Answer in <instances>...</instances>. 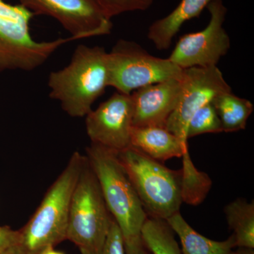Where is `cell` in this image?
Here are the masks:
<instances>
[{
    "mask_svg": "<svg viewBox=\"0 0 254 254\" xmlns=\"http://www.w3.org/2000/svg\"><path fill=\"white\" fill-rule=\"evenodd\" d=\"M133 105L131 94L117 91L86 116L92 143L118 153L131 146Z\"/></svg>",
    "mask_w": 254,
    "mask_h": 254,
    "instance_id": "cell-11",
    "label": "cell"
},
{
    "mask_svg": "<svg viewBox=\"0 0 254 254\" xmlns=\"http://www.w3.org/2000/svg\"><path fill=\"white\" fill-rule=\"evenodd\" d=\"M178 235L183 254H232L236 247L233 235L223 242H216L200 235L187 223L180 212L165 220Z\"/></svg>",
    "mask_w": 254,
    "mask_h": 254,
    "instance_id": "cell-15",
    "label": "cell"
},
{
    "mask_svg": "<svg viewBox=\"0 0 254 254\" xmlns=\"http://www.w3.org/2000/svg\"><path fill=\"white\" fill-rule=\"evenodd\" d=\"M112 218L98 179L85 156L71 198L66 240L81 254H102Z\"/></svg>",
    "mask_w": 254,
    "mask_h": 254,
    "instance_id": "cell-5",
    "label": "cell"
},
{
    "mask_svg": "<svg viewBox=\"0 0 254 254\" xmlns=\"http://www.w3.org/2000/svg\"><path fill=\"white\" fill-rule=\"evenodd\" d=\"M213 0H182L170 14L154 21L148 31V38L159 50H168L182 25L198 17Z\"/></svg>",
    "mask_w": 254,
    "mask_h": 254,
    "instance_id": "cell-14",
    "label": "cell"
},
{
    "mask_svg": "<svg viewBox=\"0 0 254 254\" xmlns=\"http://www.w3.org/2000/svg\"><path fill=\"white\" fill-rule=\"evenodd\" d=\"M105 16L110 19L114 16L131 11H145L154 0H93Z\"/></svg>",
    "mask_w": 254,
    "mask_h": 254,
    "instance_id": "cell-21",
    "label": "cell"
},
{
    "mask_svg": "<svg viewBox=\"0 0 254 254\" xmlns=\"http://www.w3.org/2000/svg\"><path fill=\"white\" fill-rule=\"evenodd\" d=\"M102 254H126L123 234L113 218Z\"/></svg>",
    "mask_w": 254,
    "mask_h": 254,
    "instance_id": "cell-22",
    "label": "cell"
},
{
    "mask_svg": "<svg viewBox=\"0 0 254 254\" xmlns=\"http://www.w3.org/2000/svg\"><path fill=\"white\" fill-rule=\"evenodd\" d=\"M86 157L99 182L110 215L123 234L125 247L141 242V228L148 215L118 153L91 143L86 148Z\"/></svg>",
    "mask_w": 254,
    "mask_h": 254,
    "instance_id": "cell-3",
    "label": "cell"
},
{
    "mask_svg": "<svg viewBox=\"0 0 254 254\" xmlns=\"http://www.w3.org/2000/svg\"><path fill=\"white\" fill-rule=\"evenodd\" d=\"M232 254H254V249L240 248L236 252H232Z\"/></svg>",
    "mask_w": 254,
    "mask_h": 254,
    "instance_id": "cell-26",
    "label": "cell"
},
{
    "mask_svg": "<svg viewBox=\"0 0 254 254\" xmlns=\"http://www.w3.org/2000/svg\"><path fill=\"white\" fill-rule=\"evenodd\" d=\"M131 146L158 162L180 158L188 152L187 142L163 127H132Z\"/></svg>",
    "mask_w": 254,
    "mask_h": 254,
    "instance_id": "cell-13",
    "label": "cell"
},
{
    "mask_svg": "<svg viewBox=\"0 0 254 254\" xmlns=\"http://www.w3.org/2000/svg\"><path fill=\"white\" fill-rule=\"evenodd\" d=\"M35 15L59 21L76 40L111 33L113 23L93 0H20Z\"/></svg>",
    "mask_w": 254,
    "mask_h": 254,
    "instance_id": "cell-10",
    "label": "cell"
},
{
    "mask_svg": "<svg viewBox=\"0 0 254 254\" xmlns=\"http://www.w3.org/2000/svg\"><path fill=\"white\" fill-rule=\"evenodd\" d=\"M208 26L202 31L183 35L168 59L182 69L217 66L228 53L230 39L223 25L227 13L222 0H213L207 6Z\"/></svg>",
    "mask_w": 254,
    "mask_h": 254,
    "instance_id": "cell-8",
    "label": "cell"
},
{
    "mask_svg": "<svg viewBox=\"0 0 254 254\" xmlns=\"http://www.w3.org/2000/svg\"><path fill=\"white\" fill-rule=\"evenodd\" d=\"M118 157L148 216L166 220L180 212L181 170H170L132 146Z\"/></svg>",
    "mask_w": 254,
    "mask_h": 254,
    "instance_id": "cell-4",
    "label": "cell"
},
{
    "mask_svg": "<svg viewBox=\"0 0 254 254\" xmlns=\"http://www.w3.org/2000/svg\"><path fill=\"white\" fill-rule=\"evenodd\" d=\"M181 78H170L133 91V127H165L178 103Z\"/></svg>",
    "mask_w": 254,
    "mask_h": 254,
    "instance_id": "cell-12",
    "label": "cell"
},
{
    "mask_svg": "<svg viewBox=\"0 0 254 254\" xmlns=\"http://www.w3.org/2000/svg\"><path fill=\"white\" fill-rule=\"evenodd\" d=\"M182 174V198L187 204L201 203L208 193L211 181L206 174L197 171L190 160L189 151L184 154Z\"/></svg>",
    "mask_w": 254,
    "mask_h": 254,
    "instance_id": "cell-19",
    "label": "cell"
},
{
    "mask_svg": "<svg viewBox=\"0 0 254 254\" xmlns=\"http://www.w3.org/2000/svg\"><path fill=\"white\" fill-rule=\"evenodd\" d=\"M19 231L0 226V252L16 247L19 242Z\"/></svg>",
    "mask_w": 254,
    "mask_h": 254,
    "instance_id": "cell-23",
    "label": "cell"
},
{
    "mask_svg": "<svg viewBox=\"0 0 254 254\" xmlns=\"http://www.w3.org/2000/svg\"><path fill=\"white\" fill-rule=\"evenodd\" d=\"M222 132L221 122L211 102L200 108L187 125V139L208 133Z\"/></svg>",
    "mask_w": 254,
    "mask_h": 254,
    "instance_id": "cell-20",
    "label": "cell"
},
{
    "mask_svg": "<svg viewBox=\"0 0 254 254\" xmlns=\"http://www.w3.org/2000/svg\"><path fill=\"white\" fill-rule=\"evenodd\" d=\"M141 237L145 248L153 254H181L173 230L165 220L148 216Z\"/></svg>",
    "mask_w": 254,
    "mask_h": 254,
    "instance_id": "cell-18",
    "label": "cell"
},
{
    "mask_svg": "<svg viewBox=\"0 0 254 254\" xmlns=\"http://www.w3.org/2000/svg\"><path fill=\"white\" fill-rule=\"evenodd\" d=\"M109 86L130 95L149 85L170 79H180L184 69L168 59L151 55L135 42L119 40L108 53Z\"/></svg>",
    "mask_w": 254,
    "mask_h": 254,
    "instance_id": "cell-7",
    "label": "cell"
},
{
    "mask_svg": "<svg viewBox=\"0 0 254 254\" xmlns=\"http://www.w3.org/2000/svg\"><path fill=\"white\" fill-rule=\"evenodd\" d=\"M108 81V53L102 47L80 45L67 66L50 73V97L70 116L83 118L109 86Z\"/></svg>",
    "mask_w": 254,
    "mask_h": 254,
    "instance_id": "cell-1",
    "label": "cell"
},
{
    "mask_svg": "<svg viewBox=\"0 0 254 254\" xmlns=\"http://www.w3.org/2000/svg\"><path fill=\"white\" fill-rule=\"evenodd\" d=\"M32 11L23 5L0 0V73L7 70L32 71L39 67L68 42L70 36L53 41H37L31 36Z\"/></svg>",
    "mask_w": 254,
    "mask_h": 254,
    "instance_id": "cell-6",
    "label": "cell"
},
{
    "mask_svg": "<svg viewBox=\"0 0 254 254\" xmlns=\"http://www.w3.org/2000/svg\"><path fill=\"white\" fill-rule=\"evenodd\" d=\"M0 254H25L23 252H21V250L18 249L17 246L16 247H12V248L9 249L4 252H0Z\"/></svg>",
    "mask_w": 254,
    "mask_h": 254,
    "instance_id": "cell-25",
    "label": "cell"
},
{
    "mask_svg": "<svg viewBox=\"0 0 254 254\" xmlns=\"http://www.w3.org/2000/svg\"><path fill=\"white\" fill-rule=\"evenodd\" d=\"M126 254H148L143 242H138L129 247H125Z\"/></svg>",
    "mask_w": 254,
    "mask_h": 254,
    "instance_id": "cell-24",
    "label": "cell"
},
{
    "mask_svg": "<svg viewBox=\"0 0 254 254\" xmlns=\"http://www.w3.org/2000/svg\"><path fill=\"white\" fill-rule=\"evenodd\" d=\"M225 213L236 247L254 249V201L238 198L225 206Z\"/></svg>",
    "mask_w": 254,
    "mask_h": 254,
    "instance_id": "cell-17",
    "label": "cell"
},
{
    "mask_svg": "<svg viewBox=\"0 0 254 254\" xmlns=\"http://www.w3.org/2000/svg\"><path fill=\"white\" fill-rule=\"evenodd\" d=\"M181 83L178 103L165 128L187 142V125L192 116L217 95L232 89L217 66L184 69Z\"/></svg>",
    "mask_w": 254,
    "mask_h": 254,
    "instance_id": "cell-9",
    "label": "cell"
},
{
    "mask_svg": "<svg viewBox=\"0 0 254 254\" xmlns=\"http://www.w3.org/2000/svg\"><path fill=\"white\" fill-rule=\"evenodd\" d=\"M221 122L222 131L245 129L254 107L250 100L232 94V91L217 95L211 101Z\"/></svg>",
    "mask_w": 254,
    "mask_h": 254,
    "instance_id": "cell-16",
    "label": "cell"
},
{
    "mask_svg": "<svg viewBox=\"0 0 254 254\" xmlns=\"http://www.w3.org/2000/svg\"><path fill=\"white\" fill-rule=\"evenodd\" d=\"M84 159L78 152L73 153L36 211L19 230L17 247L25 254H39L66 240L71 198Z\"/></svg>",
    "mask_w": 254,
    "mask_h": 254,
    "instance_id": "cell-2",
    "label": "cell"
},
{
    "mask_svg": "<svg viewBox=\"0 0 254 254\" xmlns=\"http://www.w3.org/2000/svg\"><path fill=\"white\" fill-rule=\"evenodd\" d=\"M39 254H65L63 252H59V251H56L54 250V247H48V248L45 249L44 250L42 251L41 253Z\"/></svg>",
    "mask_w": 254,
    "mask_h": 254,
    "instance_id": "cell-27",
    "label": "cell"
}]
</instances>
